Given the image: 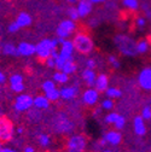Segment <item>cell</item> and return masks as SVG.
Masks as SVG:
<instances>
[{
  "label": "cell",
  "instance_id": "6da1fadb",
  "mask_svg": "<svg viewBox=\"0 0 151 152\" xmlns=\"http://www.w3.org/2000/svg\"><path fill=\"white\" fill-rule=\"evenodd\" d=\"M114 44H115L116 48L120 51V53H122L123 56L134 57L136 54H138V52H137V41L133 39V37H130L129 35H126V34L115 35Z\"/></svg>",
  "mask_w": 151,
  "mask_h": 152
},
{
  "label": "cell",
  "instance_id": "7a4b0ae2",
  "mask_svg": "<svg viewBox=\"0 0 151 152\" xmlns=\"http://www.w3.org/2000/svg\"><path fill=\"white\" fill-rule=\"evenodd\" d=\"M73 45L75 51H78L81 54H89L94 48V42L92 40V37L84 31H80L74 36Z\"/></svg>",
  "mask_w": 151,
  "mask_h": 152
},
{
  "label": "cell",
  "instance_id": "3957f363",
  "mask_svg": "<svg viewBox=\"0 0 151 152\" xmlns=\"http://www.w3.org/2000/svg\"><path fill=\"white\" fill-rule=\"evenodd\" d=\"M58 39H43L35 45V54L40 61H46L51 56V52L57 48L58 46Z\"/></svg>",
  "mask_w": 151,
  "mask_h": 152
},
{
  "label": "cell",
  "instance_id": "277c9868",
  "mask_svg": "<svg viewBox=\"0 0 151 152\" xmlns=\"http://www.w3.org/2000/svg\"><path fill=\"white\" fill-rule=\"evenodd\" d=\"M13 138V124L12 122L5 117H0V141L7 142Z\"/></svg>",
  "mask_w": 151,
  "mask_h": 152
},
{
  "label": "cell",
  "instance_id": "5b68a950",
  "mask_svg": "<svg viewBox=\"0 0 151 152\" xmlns=\"http://www.w3.org/2000/svg\"><path fill=\"white\" fill-rule=\"evenodd\" d=\"M76 23H75V21H73V20H63L61 23H59V26H58V28H57V30H56V34H57V37H62V39H64V40H67V39H69V36L76 30Z\"/></svg>",
  "mask_w": 151,
  "mask_h": 152
},
{
  "label": "cell",
  "instance_id": "8992f818",
  "mask_svg": "<svg viewBox=\"0 0 151 152\" xmlns=\"http://www.w3.org/2000/svg\"><path fill=\"white\" fill-rule=\"evenodd\" d=\"M86 144L87 142L84 135H74L68 140L67 150L68 152H85Z\"/></svg>",
  "mask_w": 151,
  "mask_h": 152
},
{
  "label": "cell",
  "instance_id": "52a82bcc",
  "mask_svg": "<svg viewBox=\"0 0 151 152\" xmlns=\"http://www.w3.org/2000/svg\"><path fill=\"white\" fill-rule=\"evenodd\" d=\"M33 102H34V98H32L29 94H21L15 100V109L18 112L27 111L33 106Z\"/></svg>",
  "mask_w": 151,
  "mask_h": 152
},
{
  "label": "cell",
  "instance_id": "ba28073f",
  "mask_svg": "<svg viewBox=\"0 0 151 152\" xmlns=\"http://www.w3.org/2000/svg\"><path fill=\"white\" fill-rule=\"evenodd\" d=\"M74 51H75V48H74L73 41H70L69 39H67V40H64V42L61 45V51L58 52V54H59L61 58L64 59L65 62H68V61H74V57H73Z\"/></svg>",
  "mask_w": 151,
  "mask_h": 152
},
{
  "label": "cell",
  "instance_id": "9c48e42d",
  "mask_svg": "<svg viewBox=\"0 0 151 152\" xmlns=\"http://www.w3.org/2000/svg\"><path fill=\"white\" fill-rule=\"evenodd\" d=\"M138 82L145 91H151V68H144L138 76Z\"/></svg>",
  "mask_w": 151,
  "mask_h": 152
},
{
  "label": "cell",
  "instance_id": "30bf717a",
  "mask_svg": "<svg viewBox=\"0 0 151 152\" xmlns=\"http://www.w3.org/2000/svg\"><path fill=\"white\" fill-rule=\"evenodd\" d=\"M99 99V92H97L96 88H88L87 91H85L84 96H82V100H84V104L88 105V106H92L94 105Z\"/></svg>",
  "mask_w": 151,
  "mask_h": 152
},
{
  "label": "cell",
  "instance_id": "8fae6325",
  "mask_svg": "<svg viewBox=\"0 0 151 152\" xmlns=\"http://www.w3.org/2000/svg\"><path fill=\"white\" fill-rule=\"evenodd\" d=\"M78 10V13H79V17L80 18H84V17H87L92 10H93V4L88 0H78V5L75 6Z\"/></svg>",
  "mask_w": 151,
  "mask_h": 152
},
{
  "label": "cell",
  "instance_id": "7c38bea8",
  "mask_svg": "<svg viewBox=\"0 0 151 152\" xmlns=\"http://www.w3.org/2000/svg\"><path fill=\"white\" fill-rule=\"evenodd\" d=\"M10 87L13 92L16 93H21L24 89V85H23V77L21 74H13L10 77Z\"/></svg>",
  "mask_w": 151,
  "mask_h": 152
},
{
  "label": "cell",
  "instance_id": "4fadbf2b",
  "mask_svg": "<svg viewBox=\"0 0 151 152\" xmlns=\"http://www.w3.org/2000/svg\"><path fill=\"white\" fill-rule=\"evenodd\" d=\"M17 52H18V57H30L35 54V45L30 44V42H21L17 46Z\"/></svg>",
  "mask_w": 151,
  "mask_h": 152
},
{
  "label": "cell",
  "instance_id": "5bb4252c",
  "mask_svg": "<svg viewBox=\"0 0 151 152\" xmlns=\"http://www.w3.org/2000/svg\"><path fill=\"white\" fill-rule=\"evenodd\" d=\"M103 138L108 144H111V145H119L122 141V134L117 130H109Z\"/></svg>",
  "mask_w": 151,
  "mask_h": 152
},
{
  "label": "cell",
  "instance_id": "9a60e30c",
  "mask_svg": "<svg viewBox=\"0 0 151 152\" xmlns=\"http://www.w3.org/2000/svg\"><path fill=\"white\" fill-rule=\"evenodd\" d=\"M109 86V79L105 74H99L94 82V87H96L97 92H105Z\"/></svg>",
  "mask_w": 151,
  "mask_h": 152
},
{
  "label": "cell",
  "instance_id": "2e32d148",
  "mask_svg": "<svg viewBox=\"0 0 151 152\" xmlns=\"http://www.w3.org/2000/svg\"><path fill=\"white\" fill-rule=\"evenodd\" d=\"M79 92L78 87H63L59 93H61V98L64 100H71L76 97V94Z\"/></svg>",
  "mask_w": 151,
  "mask_h": 152
},
{
  "label": "cell",
  "instance_id": "e0dca14e",
  "mask_svg": "<svg viewBox=\"0 0 151 152\" xmlns=\"http://www.w3.org/2000/svg\"><path fill=\"white\" fill-rule=\"evenodd\" d=\"M133 129L136 132V134L138 135H144L146 133V127L144 123V118L141 116H136L133 120Z\"/></svg>",
  "mask_w": 151,
  "mask_h": 152
},
{
  "label": "cell",
  "instance_id": "ac0fdd59",
  "mask_svg": "<svg viewBox=\"0 0 151 152\" xmlns=\"http://www.w3.org/2000/svg\"><path fill=\"white\" fill-rule=\"evenodd\" d=\"M32 16L29 15V13H27V12H21L20 15L17 16V18H16V23L18 24V27L20 28H26V27H29L30 24H32Z\"/></svg>",
  "mask_w": 151,
  "mask_h": 152
},
{
  "label": "cell",
  "instance_id": "d6986e66",
  "mask_svg": "<svg viewBox=\"0 0 151 152\" xmlns=\"http://www.w3.org/2000/svg\"><path fill=\"white\" fill-rule=\"evenodd\" d=\"M82 79L84 81L86 82L87 86H94V82H96V74H94V71L92 69H88L86 68L84 71H82Z\"/></svg>",
  "mask_w": 151,
  "mask_h": 152
},
{
  "label": "cell",
  "instance_id": "ffe728a7",
  "mask_svg": "<svg viewBox=\"0 0 151 152\" xmlns=\"http://www.w3.org/2000/svg\"><path fill=\"white\" fill-rule=\"evenodd\" d=\"M50 103L51 102L45 96H37L34 98L33 106H35L36 109H47L50 106Z\"/></svg>",
  "mask_w": 151,
  "mask_h": 152
},
{
  "label": "cell",
  "instance_id": "44dd1931",
  "mask_svg": "<svg viewBox=\"0 0 151 152\" xmlns=\"http://www.w3.org/2000/svg\"><path fill=\"white\" fill-rule=\"evenodd\" d=\"M122 5L126 10H128L130 12H136L140 7L139 0H122Z\"/></svg>",
  "mask_w": 151,
  "mask_h": 152
},
{
  "label": "cell",
  "instance_id": "7402d4cb",
  "mask_svg": "<svg viewBox=\"0 0 151 152\" xmlns=\"http://www.w3.org/2000/svg\"><path fill=\"white\" fill-rule=\"evenodd\" d=\"M150 42L147 39H140L138 42H137V52L138 54H144L149 51V47H150Z\"/></svg>",
  "mask_w": 151,
  "mask_h": 152
},
{
  "label": "cell",
  "instance_id": "603a6c76",
  "mask_svg": "<svg viewBox=\"0 0 151 152\" xmlns=\"http://www.w3.org/2000/svg\"><path fill=\"white\" fill-rule=\"evenodd\" d=\"M3 53L6 56H13V57H18V52H17V46L12 45V44H5L3 46Z\"/></svg>",
  "mask_w": 151,
  "mask_h": 152
},
{
  "label": "cell",
  "instance_id": "cb8c5ba5",
  "mask_svg": "<svg viewBox=\"0 0 151 152\" xmlns=\"http://www.w3.org/2000/svg\"><path fill=\"white\" fill-rule=\"evenodd\" d=\"M59 71H63L67 75H71V74H74L75 71H76V64L74 63V61H68V62H65L62 70H59Z\"/></svg>",
  "mask_w": 151,
  "mask_h": 152
},
{
  "label": "cell",
  "instance_id": "d4e9b609",
  "mask_svg": "<svg viewBox=\"0 0 151 152\" xmlns=\"http://www.w3.org/2000/svg\"><path fill=\"white\" fill-rule=\"evenodd\" d=\"M105 94L109 99H116V98H120L122 96V92L116 87H111V88H108L105 91Z\"/></svg>",
  "mask_w": 151,
  "mask_h": 152
},
{
  "label": "cell",
  "instance_id": "484cf974",
  "mask_svg": "<svg viewBox=\"0 0 151 152\" xmlns=\"http://www.w3.org/2000/svg\"><path fill=\"white\" fill-rule=\"evenodd\" d=\"M53 80L54 82H58V83H67L68 80H69V76L67 74H64L63 71H57V72H54L53 75Z\"/></svg>",
  "mask_w": 151,
  "mask_h": 152
},
{
  "label": "cell",
  "instance_id": "4316f807",
  "mask_svg": "<svg viewBox=\"0 0 151 152\" xmlns=\"http://www.w3.org/2000/svg\"><path fill=\"white\" fill-rule=\"evenodd\" d=\"M45 97L50 100V102H57L59 98H61V93H59V89L54 88L47 93H45Z\"/></svg>",
  "mask_w": 151,
  "mask_h": 152
},
{
  "label": "cell",
  "instance_id": "83f0119b",
  "mask_svg": "<svg viewBox=\"0 0 151 152\" xmlns=\"http://www.w3.org/2000/svg\"><path fill=\"white\" fill-rule=\"evenodd\" d=\"M37 141H39V144H40L41 146L46 147V146L50 145L51 139H50V137H48L47 134H40L39 137H37Z\"/></svg>",
  "mask_w": 151,
  "mask_h": 152
},
{
  "label": "cell",
  "instance_id": "f1b7e54d",
  "mask_svg": "<svg viewBox=\"0 0 151 152\" xmlns=\"http://www.w3.org/2000/svg\"><path fill=\"white\" fill-rule=\"evenodd\" d=\"M67 15L69 17V20H73V21H76V20H79V18H80L76 7H69L68 11H67Z\"/></svg>",
  "mask_w": 151,
  "mask_h": 152
},
{
  "label": "cell",
  "instance_id": "f546056e",
  "mask_svg": "<svg viewBox=\"0 0 151 152\" xmlns=\"http://www.w3.org/2000/svg\"><path fill=\"white\" fill-rule=\"evenodd\" d=\"M54 88H56V85H54L53 81L47 80V81H45V82L43 83V91H44L45 93H47V92H50V91H52V89H54Z\"/></svg>",
  "mask_w": 151,
  "mask_h": 152
},
{
  "label": "cell",
  "instance_id": "4dcf8cb0",
  "mask_svg": "<svg viewBox=\"0 0 151 152\" xmlns=\"http://www.w3.org/2000/svg\"><path fill=\"white\" fill-rule=\"evenodd\" d=\"M125 123H126V118H125L123 116L119 115V117L116 118V121H115L114 126H115V128H116V129H122V128L125 127Z\"/></svg>",
  "mask_w": 151,
  "mask_h": 152
},
{
  "label": "cell",
  "instance_id": "1f68e13d",
  "mask_svg": "<svg viewBox=\"0 0 151 152\" xmlns=\"http://www.w3.org/2000/svg\"><path fill=\"white\" fill-rule=\"evenodd\" d=\"M117 117H119V113L111 112V113H109V115L105 117V122H106V123H110V124H114Z\"/></svg>",
  "mask_w": 151,
  "mask_h": 152
},
{
  "label": "cell",
  "instance_id": "d6a6232c",
  "mask_svg": "<svg viewBox=\"0 0 151 152\" xmlns=\"http://www.w3.org/2000/svg\"><path fill=\"white\" fill-rule=\"evenodd\" d=\"M141 117L145 120H151V106H145L141 111Z\"/></svg>",
  "mask_w": 151,
  "mask_h": 152
},
{
  "label": "cell",
  "instance_id": "836d02e7",
  "mask_svg": "<svg viewBox=\"0 0 151 152\" xmlns=\"http://www.w3.org/2000/svg\"><path fill=\"white\" fill-rule=\"evenodd\" d=\"M102 107H103L104 110H111L112 107H114V102L108 98V99L103 100V103H102Z\"/></svg>",
  "mask_w": 151,
  "mask_h": 152
},
{
  "label": "cell",
  "instance_id": "e575fe53",
  "mask_svg": "<svg viewBox=\"0 0 151 152\" xmlns=\"http://www.w3.org/2000/svg\"><path fill=\"white\" fill-rule=\"evenodd\" d=\"M108 61H109V63L114 66V68H120V62H119V59L116 58L115 56H109V58H108Z\"/></svg>",
  "mask_w": 151,
  "mask_h": 152
},
{
  "label": "cell",
  "instance_id": "d590c367",
  "mask_svg": "<svg viewBox=\"0 0 151 152\" xmlns=\"http://www.w3.org/2000/svg\"><path fill=\"white\" fill-rule=\"evenodd\" d=\"M136 24H137V27L138 28H144L145 26H146V20L144 17H137V20H136Z\"/></svg>",
  "mask_w": 151,
  "mask_h": 152
},
{
  "label": "cell",
  "instance_id": "8d00e7d4",
  "mask_svg": "<svg viewBox=\"0 0 151 152\" xmlns=\"http://www.w3.org/2000/svg\"><path fill=\"white\" fill-rule=\"evenodd\" d=\"M7 30H9V33H17L20 30V27H18V24L16 22H13L7 27Z\"/></svg>",
  "mask_w": 151,
  "mask_h": 152
},
{
  "label": "cell",
  "instance_id": "74e56055",
  "mask_svg": "<svg viewBox=\"0 0 151 152\" xmlns=\"http://www.w3.org/2000/svg\"><path fill=\"white\" fill-rule=\"evenodd\" d=\"M86 65H87L88 69H92V70H93L94 68H96V61L92 59V58H89V59L86 61Z\"/></svg>",
  "mask_w": 151,
  "mask_h": 152
},
{
  "label": "cell",
  "instance_id": "f35d334b",
  "mask_svg": "<svg viewBox=\"0 0 151 152\" xmlns=\"http://www.w3.org/2000/svg\"><path fill=\"white\" fill-rule=\"evenodd\" d=\"M5 82H6V75L3 71H0V85H3Z\"/></svg>",
  "mask_w": 151,
  "mask_h": 152
},
{
  "label": "cell",
  "instance_id": "ab89813d",
  "mask_svg": "<svg viewBox=\"0 0 151 152\" xmlns=\"http://www.w3.org/2000/svg\"><path fill=\"white\" fill-rule=\"evenodd\" d=\"M88 1H91L93 5H99V4H103V3L108 1V0H88Z\"/></svg>",
  "mask_w": 151,
  "mask_h": 152
},
{
  "label": "cell",
  "instance_id": "60d3db41",
  "mask_svg": "<svg viewBox=\"0 0 151 152\" xmlns=\"http://www.w3.org/2000/svg\"><path fill=\"white\" fill-rule=\"evenodd\" d=\"M0 152H17V151H15L12 148H9V147H5V148H1V151H0Z\"/></svg>",
  "mask_w": 151,
  "mask_h": 152
},
{
  "label": "cell",
  "instance_id": "b9f144b4",
  "mask_svg": "<svg viewBox=\"0 0 151 152\" xmlns=\"http://www.w3.org/2000/svg\"><path fill=\"white\" fill-rule=\"evenodd\" d=\"M24 152H35V150H34V147H32V146H27V147L24 148Z\"/></svg>",
  "mask_w": 151,
  "mask_h": 152
},
{
  "label": "cell",
  "instance_id": "7bdbcfd3",
  "mask_svg": "<svg viewBox=\"0 0 151 152\" xmlns=\"http://www.w3.org/2000/svg\"><path fill=\"white\" fill-rule=\"evenodd\" d=\"M65 1H67L68 4H71V5H73V4H76L78 0H65Z\"/></svg>",
  "mask_w": 151,
  "mask_h": 152
},
{
  "label": "cell",
  "instance_id": "ee69618b",
  "mask_svg": "<svg viewBox=\"0 0 151 152\" xmlns=\"http://www.w3.org/2000/svg\"><path fill=\"white\" fill-rule=\"evenodd\" d=\"M17 133H18V134H22V133H23V128H22V127H20V128L17 129Z\"/></svg>",
  "mask_w": 151,
  "mask_h": 152
},
{
  "label": "cell",
  "instance_id": "f6af8a7d",
  "mask_svg": "<svg viewBox=\"0 0 151 152\" xmlns=\"http://www.w3.org/2000/svg\"><path fill=\"white\" fill-rule=\"evenodd\" d=\"M1 148H3V146H1V141H0V151H1Z\"/></svg>",
  "mask_w": 151,
  "mask_h": 152
},
{
  "label": "cell",
  "instance_id": "bcb514c9",
  "mask_svg": "<svg viewBox=\"0 0 151 152\" xmlns=\"http://www.w3.org/2000/svg\"><path fill=\"white\" fill-rule=\"evenodd\" d=\"M103 152H111V151H110V150H104Z\"/></svg>",
  "mask_w": 151,
  "mask_h": 152
}]
</instances>
